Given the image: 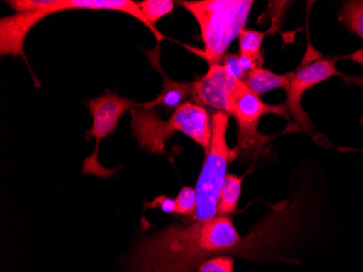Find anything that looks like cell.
Instances as JSON below:
<instances>
[{"label":"cell","mask_w":363,"mask_h":272,"mask_svg":"<svg viewBox=\"0 0 363 272\" xmlns=\"http://www.w3.org/2000/svg\"><path fill=\"white\" fill-rule=\"evenodd\" d=\"M277 212L247 236H240L230 217L193 224H171L143 237L128 256V272H196L211 257L238 256L254 261L267 256L286 236L287 214Z\"/></svg>","instance_id":"obj_1"},{"label":"cell","mask_w":363,"mask_h":272,"mask_svg":"<svg viewBox=\"0 0 363 272\" xmlns=\"http://www.w3.org/2000/svg\"><path fill=\"white\" fill-rule=\"evenodd\" d=\"M132 131L138 145L150 154H164L166 144L175 132H181L208 154L212 140V119L203 106L186 102L163 120L154 109L132 110Z\"/></svg>","instance_id":"obj_2"},{"label":"cell","mask_w":363,"mask_h":272,"mask_svg":"<svg viewBox=\"0 0 363 272\" xmlns=\"http://www.w3.org/2000/svg\"><path fill=\"white\" fill-rule=\"evenodd\" d=\"M201 26L203 56L211 65H222L230 45L246 26L252 0L179 1Z\"/></svg>","instance_id":"obj_3"},{"label":"cell","mask_w":363,"mask_h":272,"mask_svg":"<svg viewBox=\"0 0 363 272\" xmlns=\"http://www.w3.org/2000/svg\"><path fill=\"white\" fill-rule=\"evenodd\" d=\"M112 10L133 16L150 28L158 42L163 34L145 18L138 3L130 0H50L46 7L28 13H16L0 21V54L24 57V40L28 32L47 16L65 10Z\"/></svg>","instance_id":"obj_4"},{"label":"cell","mask_w":363,"mask_h":272,"mask_svg":"<svg viewBox=\"0 0 363 272\" xmlns=\"http://www.w3.org/2000/svg\"><path fill=\"white\" fill-rule=\"evenodd\" d=\"M211 119V145L196 184L195 221L210 220L218 216V204L224 179L228 175V163L238 157L236 149L230 148L226 142L230 116L226 112L216 111Z\"/></svg>","instance_id":"obj_5"},{"label":"cell","mask_w":363,"mask_h":272,"mask_svg":"<svg viewBox=\"0 0 363 272\" xmlns=\"http://www.w3.org/2000/svg\"><path fill=\"white\" fill-rule=\"evenodd\" d=\"M228 116H233L238 124V145L235 149L242 159L252 158L266 144L268 138L259 131V122L267 114H277L289 118L285 104L268 105L252 91L245 82L238 81L230 97Z\"/></svg>","instance_id":"obj_6"},{"label":"cell","mask_w":363,"mask_h":272,"mask_svg":"<svg viewBox=\"0 0 363 272\" xmlns=\"http://www.w3.org/2000/svg\"><path fill=\"white\" fill-rule=\"evenodd\" d=\"M337 59L336 57H320L317 60L310 61L306 65L301 63V67L295 72L289 73L291 80L286 89L287 99L285 106L296 124L301 126L303 130L311 131L313 126L309 116L303 109V95L308 89L330 77L335 75L344 77L336 69L335 63Z\"/></svg>","instance_id":"obj_7"},{"label":"cell","mask_w":363,"mask_h":272,"mask_svg":"<svg viewBox=\"0 0 363 272\" xmlns=\"http://www.w3.org/2000/svg\"><path fill=\"white\" fill-rule=\"evenodd\" d=\"M140 104L128 98L121 97L117 94L106 93L105 95L98 96L89 100V108L93 116V128L87 131L86 138H94L96 140V148L94 154L85 161L84 173H95L104 175V168L98 163V146L101 140L107 138L118 128L120 118L126 112L132 111L138 107Z\"/></svg>","instance_id":"obj_8"},{"label":"cell","mask_w":363,"mask_h":272,"mask_svg":"<svg viewBox=\"0 0 363 272\" xmlns=\"http://www.w3.org/2000/svg\"><path fill=\"white\" fill-rule=\"evenodd\" d=\"M238 82L226 72L223 65H209L208 72L191 83V102L228 114Z\"/></svg>","instance_id":"obj_9"},{"label":"cell","mask_w":363,"mask_h":272,"mask_svg":"<svg viewBox=\"0 0 363 272\" xmlns=\"http://www.w3.org/2000/svg\"><path fill=\"white\" fill-rule=\"evenodd\" d=\"M163 82L162 92L159 94L156 99L148 103L140 104V107L145 109H155L159 106H163L167 109H177L179 106L186 103L187 98H191V83H181L172 81L162 72Z\"/></svg>","instance_id":"obj_10"},{"label":"cell","mask_w":363,"mask_h":272,"mask_svg":"<svg viewBox=\"0 0 363 272\" xmlns=\"http://www.w3.org/2000/svg\"><path fill=\"white\" fill-rule=\"evenodd\" d=\"M291 75H277L268 69L257 67L247 75L245 83L257 95L268 93L273 89H283L286 91L289 85Z\"/></svg>","instance_id":"obj_11"},{"label":"cell","mask_w":363,"mask_h":272,"mask_svg":"<svg viewBox=\"0 0 363 272\" xmlns=\"http://www.w3.org/2000/svg\"><path fill=\"white\" fill-rule=\"evenodd\" d=\"M242 178L233 173H228L224 179L218 204V216L233 214L238 208V200L242 194Z\"/></svg>","instance_id":"obj_12"},{"label":"cell","mask_w":363,"mask_h":272,"mask_svg":"<svg viewBox=\"0 0 363 272\" xmlns=\"http://www.w3.org/2000/svg\"><path fill=\"white\" fill-rule=\"evenodd\" d=\"M338 18L346 30L363 40V0L342 3Z\"/></svg>","instance_id":"obj_13"},{"label":"cell","mask_w":363,"mask_h":272,"mask_svg":"<svg viewBox=\"0 0 363 272\" xmlns=\"http://www.w3.org/2000/svg\"><path fill=\"white\" fill-rule=\"evenodd\" d=\"M267 32L244 28L238 36L240 44V56L260 57L261 47L263 40L266 38Z\"/></svg>","instance_id":"obj_14"},{"label":"cell","mask_w":363,"mask_h":272,"mask_svg":"<svg viewBox=\"0 0 363 272\" xmlns=\"http://www.w3.org/2000/svg\"><path fill=\"white\" fill-rule=\"evenodd\" d=\"M138 5L144 13L145 18L152 26L163 16L170 14L175 7L174 1L171 0H144L138 3Z\"/></svg>","instance_id":"obj_15"},{"label":"cell","mask_w":363,"mask_h":272,"mask_svg":"<svg viewBox=\"0 0 363 272\" xmlns=\"http://www.w3.org/2000/svg\"><path fill=\"white\" fill-rule=\"evenodd\" d=\"M175 212L183 216H191L195 214L196 206H197V194L196 189L191 186H184L175 198Z\"/></svg>","instance_id":"obj_16"},{"label":"cell","mask_w":363,"mask_h":272,"mask_svg":"<svg viewBox=\"0 0 363 272\" xmlns=\"http://www.w3.org/2000/svg\"><path fill=\"white\" fill-rule=\"evenodd\" d=\"M196 272H234V257L228 255L211 257L203 261Z\"/></svg>","instance_id":"obj_17"},{"label":"cell","mask_w":363,"mask_h":272,"mask_svg":"<svg viewBox=\"0 0 363 272\" xmlns=\"http://www.w3.org/2000/svg\"><path fill=\"white\" fill-rule=\"evenodd\" d=\"M222 65L225 69L226 72L232 77L238 79V81H245L246 79L247 73L242 70V65L240 63V57L238 54H226L224 56Z\"/></svg>","instance_id":"obj_18"},{"label":"cell","mask_w":363,"mask_h":272,"mask_svg":"<svg viewBox=\"0 0 363 272\" xmlns=\"http://www.w3.org/2000/svg\"><path fill=\"white\" fill-rule=\"evenodd\" d=\"M50 0H16V1H7L8 5L16 12V13H28L36 11L48 5Z\"/></svg>","instance_id":"obj_19"},{"label":"cell","mask_w":363,"mask_h":272,"mask_svg":"<svg viewBox=\"0 0 363 272\" xmlns=\"http://www.w3.org/2000/svg\"><path fill=\"white\" fill-rule=\"evenodd\" d=\"M146 207H159L166 214H174L175 200L167 196H159L154 202L147 204Z\"/></svg>","instance_id":"obj_20"},{"label":"cell","mask_w":363,"mask_h":272,"mask_svg":"<svg viewBox=\"0 0 363 272\" xmlns=\"http://www.w3.org/2000/svg\"><path fill=\"white\" fill-rule=\"evenodd\" d=\"M362 87H363V81H362ZM362 124H363V120H362Z\"/></svg>","instance_id":"obj_21"}]
</instances>
